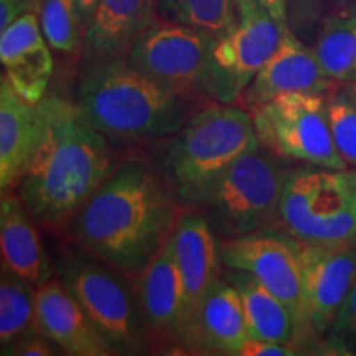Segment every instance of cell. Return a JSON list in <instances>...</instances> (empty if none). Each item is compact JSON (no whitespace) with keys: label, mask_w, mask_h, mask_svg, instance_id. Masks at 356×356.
<instances>
[{"label":"cell","mask_w":356,"mask_h":356,"mask_svg":"<svg viewBox=\"0 0 356 356\" xmlns=\"http://www.w3.org/2000/svg\"><path fill=\"white\" fill-rule=\"evenodd\" d=\"M37 114L38 140L15 191L35 222L60 228L78 215L122 160L76 101L47 95L37 104Z\"/></svg>","instance_id":"cell-1"},{"label":"cell","mask_w":356,"mask_h":356,"mask_svg":"<svg viewBox=\"0 0 356 356\" xmlns=\"http://www.w3.org/2000/svg\"><path fill=\"white\" fill-rule=\"evenodd\" d=\"M184 208L152 160L126 159L74 216L89 256L136 279L165 246Z\"/></svg>","instance_id":"cell-2"},{"label":"cell","mask_w":356,"mask_h":356,"mask_svg":"<svg viewBox=\"0 0 356 356\" xmlns=\"http://www.w3.org/2000/svg\"><path fill=\"white\" fill-rule=\"evenodd\" d=\"M190 97L160 86L126 60H114L84 63L74 101L114 145H131L175 134L195 114Z\"/></svg>","instance_id":"cell-3"},{"label":"cell","mask_w":356,"mask_h":356,"mask_svg":"<svg viewBox=\"0 0 356 356\" xmlns=\"http://www.w3.org/2000/svg\"><path fill=\"white\" fill-rule=\"evenodd\" d=\"M259 144L248 109L216 102L159 140L152 162L181 208H195L236 160Z\"/></svg>","instance_id":"cell-4"},{"label":"cell","mask_w":356,"mask_h":356,"mask_svg":"<svg viewBox=\"0 0 356 356\" xmlns=\"http://www.w3.org/2000/svg\"><path fill=\"white\" fill-rule=\"evenodd\" d=\"M289 170L282 157L259 144L236 160L191 210L202 213L218 239L275 229Z\"/></svg>","instance_id":"cell-5"},{"label":"cell","mask_w":356,"mask_h":356,"mask_svg":"<svg viewBox=\"0 0 356 356\" xmlns=\"http://www.w3.org/2000/svg\"><path fill=\"white\" fill-rule=\"evenodd\" d=\"M296 241L338 244L356 239V168H291L277 228Z\"/></svg>","instance_id":"cell-6"},{"label":"cell","mask_w":356,"mask_h":356,"mask_svg":"<svg viewBox=\"0 0 356 356\" xmlns=\"http://www.w3.org/2000/svg\"><path fill=\"white\" fill-rule=\"evenodd\" d=\"M58 279L76 299L115 355H139L149 346L134 287L126 274L96 257L68 254L58 262Z\"/></svg>","instance_id":"cell-7"},{"label":"cell","mask_w":356,"mask_h":356,"mask_svg":"<svg viewBox=\"0 0 356 356\" xmlns=\"http://www.w3.org/2000/svg\"><path fill=\"white\" fill-rule=\"evenodd\" d=\"M257 139L279 157L343 170L328 122L327 95L287 92L251 109Z\"/></svg>","instance_id":"cell-8"},{"label":"cell","mask_w":356,"mask_h":356,"mask_svg":"<svg viewBox=\"0 0 356 356\" xmlns=\"http://www.w3.org/2000/svg\"><path fill=\"white\" fill-rule=\"evenodd\" d=\"M215 37L157 17L132 43L127 65L160 86L202 95Z\"/></svg>","instance_id":"cell-9"},{"label":"cell","mask_w":356,"mask_h":356,"mask_svg":"<svg viewBox=\"0 0 356 356\" xmlns=\"http://www.w3.org/2000/svg\"><path fill=\"white\" fill-rule=\"evenodd\" d=\"M289 25L264 8L243 15L233 29L215 40L202 95L234 104L282 42Z\"/></svg>","instance_id":"cell-10"},{"label":"cell","mask_w":356,"mask_h":356,"mask_svg":"<svg viewBox=\"0 0 356 356\" xmlns=\"http://www.w3.org/2000/svg\"><path fill=\"white\" fill-rule=\"evenodd\" d=\"M220 241V261L228 269L251 274L292 312L297 330L304 318L302 270L296 239L279 229L257 231Z\"/></svg>","instance_id":"cell-11"},{"label":"cell","mask_w":356,"mask_h":356,"mask_svg":"<svg viewBox=\"0 0 356 356\" xmlns=\"http://www.w3.org/2000/svg\"><path fill=\"white\" fill-rule=\"evenodd\" d=\"M296 244L307 328L315 335L325 337L356 282V241Z\"/></svg>","instance_id":"cell-12"},{"label":"cell","mask_w":356,"mask_h":356,"mask_svg":"<svg viewBox=\"0 0 356 356\" xmlns=\"http://www.w3.org/2000/svg\"><path fill=\"white\" fill-rule=\"evenodd\" d=\"M132 280L149 341L154 338L163 346H181L186 315L185 284L170 239Z\"/></svg>","instance_id":"cell-13"},{"label":"cell","mask_w":356,"mask_h":356,"mask_svg":"<svg viewBox=\"0 0 356 356\" xmlns=\"http://www.w3.org/2000/svg\"><path fill=\"white\" fill-rule=\"evenodd\" d=\"M338 83L327 76L317 55L287 29L282 42L239 97L241 108L251 111L287 92H330Z\"/></svg>","instance_id":"cell-14"},{"label":"cell","mask_w":356,"mask_h":356,"mask_svg":"<svg viewBox=\"0 0 356 356\" xmlns=\"http://www.w3.org/2000/svg\"><path fill=\"white\" fill-rule=\"evenodd\" d=\"M38 332L73 356H111L115 351L60 279L35 289Z\"/></svg>","instance_id":"cell-15"},{"label":"cell","mask_w":356,"mask_h":356,"mask_svg":"<svg viewBox=\"0 0 356 356\" xmlns=\"http://www.w3.org/2000/svg\"><path fill=\"white\" fill-rule=\"evenodd\" d=\"M0 61L3 74L22 99L35 106L47 96L53 58L37 12L24 13L0 32Z\"/></svg>","instance_id":"cell-16"},{"label":"cell","mask_w":356,"mask_h":356,"mask_svg":"<svg viewBox=\"0 0 356 356\" xmlns=\"http://www.w3.org/2000/svg\"><path fill=\"white\" fill-rule=\"evenodd\" d=\"M173 254L185 284V330L181 348L195 310L215 280L220 277V241L211 226L197 210L184 208L170 236Z\"/></svg>","instance_id":"cell-17"},{"label":"cell","mask_w":356,"mask_h":356,"mask_svg":"<svg viewBox=\"0 0 356 356\" xmlns=\"http://www.w3.org/2000/svg\"><path fill=\"white\" fill-rule=\"evenodd\" d=\"M248 337L241 297L229 280L218 277L204 292L191 317L185 350L238 356Z\"/></svg>","instance_id":"cell-18"},{"label":"cell","mask_w":356,"mask_h":356,"mask_svg":"<svg viewBox=\"0 0 356 356\" xmlns=\"http://www.w3.org/2000/svg\"><path fill=\"white\" fill-rule=\"evenodd\" d=\"M157 17V0H97L84 33V63L126 60L136 38Z\"/></svg>","instance_id":"cell-19"},{"label":"cell","mask_w":356,"mask_h":356,"mask_svg":"<svg viewBox=\"0 0 356 356\" xmlns=\"http://www.w3.org/2000/svg\"><path fill=\"white\" fill-rule=\"evenodd\" d=\"M33 222L19 195L3 191L0 200L2 264L37 289L53 279L55 269Z\"/></svg>","instance_id":"cell-20"},{"label":"cell","mask_w":356,"mask_h":356,"mask_svg":"<svg viewBox=\"0 0 356 356\" xmlns=\"http://www.w3.org/2000/svg\"><path fill=\"white\" fill-rule=\"evenodd\" d=\"M38 140L37 104L17 95L6 74L0 79V186L15 188Z\"/></svg>","instance_id":"cell-21"},{"label":"cell","mask_w":356,"mask_h":356,"mask_svg":"<svg viewBox=\"0 0 356 356\" xmlns=\"http://www.w3.org/2000/svg\"><path fill=\"white\" fill-rule=\"evenodd\" d=\"M222 277L233 284L241 297L249 337L291 346L297 325L289 307L244 270L225 267Z\"/></svg>","instance_id":"cell-22"},{"label":"cell","mask_w":356,"mask_h":356,"mask_svg":"<svg viewBox=\"0 0 356 356\" xmlns=\"http://www.w3.org/2000/svg\"><path fill=\"white\" fill-rule=\"evenodd\" d=\"M35 333H40L35 287L2 264L0 267V348L2 351L0 353L6 355L13 345Z\"/></svg>","instance_id":"cell-23"},{"label":"cell","mask_w":356,"mask_h":356,"mask_svg":"<svg viewBox=\"0 0 356 356\" xmlns=\"http://www.w3.org/2000/svg\"><path fill=\"white\" fill-rule=\"evenodd\" d=\"M327 76L348 81L356 71V7L327 17L314 47Z\"/></svg>","instance_id":"cell-24"},{"label":"cell","mask_w":356,"mask_h":356,"mask_svg":"<svg viewBox=\"0 0 356 356\" xmlns=\"http://www.w3.org/2000/svg\"><path fill=\"white\" fill-rule=\"evenodd\" d=\"M162 19L220 38L238 24L234 0H157Z\"/></svg>","instance_id":"cell-25"},{"label":"cell","mask_w":356,"mask_h":356,"mask_svg":"<svg viewBox=\"0 0 356 356\" xmlns=\"http://www.w3.org/2000/svg\"><path fill=\"white\" fill-rule=\"evenodd\" d=\"M40 25L50 48L76 53L84 43V25L74 0H42Z\"/></svg>","instance_id":"cell-26"},{"label":"cell","mask_w":356,"mask_h":356,"mask_svg":"<svg viewBox=\"0 0 356 356\" xmlns=\"http://www.w3.org/2000/svg\"><path fill=\"white\" fill-rule=\"evenodd\" d=\"M328 122L333 142L348 168H356V95L353 89L327 92Z\"/></svg>","instance_id":"cell-27"},{"label":"cell","mask_w":356,"mask_h":356,"mask_svg":"<svg viewBox=\"0 0 356 356\" xmlns=\"http://www.w3.org/2000/svg\"><path fill=\"white\" fill-rule=\"evenodd\" d=\"M356 346V282L340 310H338L332 327L325 333L323 350L330 355H351Z\"/></svg>","instance_id":"cell-28"},{"label":"cell","mask_w":356,"mask_h":356,"mask_svg":"<svg viewBox=\"0 0 356 356\" xmlns=\"http://www.w3.org/2000/svg\"><path fill=\"white\" fill-rule=\"evenodd\" d=\"M63 353L58 345L53 343L51 340H48L47 337H43L42 333H35L24 338L17 345H13L6 355L8 356H53Z\"/></svg>","instance_id":"cell-29"},{"label":"cell","mask_w":356,"mask_h":356,"mask_svg":"<svg viewBox=\"0 0 356 356\" xmlns=\"http://www.w3.org/2000/svg\"><path fill=\"white\" fill-rule=\"evenodd\" d=\"M293 351L289 345L274 343V341L262 340V338L248 337L238 351V356H292Z\"/></svg>","instance_id":"cell-30"},{"label":"cell","mask_w":356,"mask_h":356,"mask_svg":"<svg viewBox=\"0 0 356 356\" xmlns=\"http://www.w3.org/2000/svg\"><path fill=\"white\" fill-rule=\"evenodd\" d=\"M234 3L236 10H238V19L257 10V8H264L275 20L287 25V0H234Z\"/></svg>","instance_id":"cell-31"},{"label":"cell","mask_w":356,"mask_h":356,"mask_svg":"<svg viewBox=\"0 0 356 356\" xmlns=\"http://www.w3.org/2000/svg\"><path fill=\"white\" fill-rule=\"evenodd\" d=\"M74 2H76L79 17H81V22L84 25V33H86L89 22L92 19V13L96 10L97 0H74Z\"/></svg>","instance_id":"cell-32"},{"label":"cell","mask_w":356,"mask_h":356,"mask_svg":"<svg viewBox=\"0 0 356 356\" xmlns=\"http://www.w3.org/2000/svg\"><path fill=\"white\" fill-rule=\"evenodd\" d=\"M335 6L340 8V10H346V8L356 7V0H332Z\"/></svg>","instance_id":"cell-33"},{"label":"cell","mask_w":356,"mask_h":356,"mask_svg":"<svg viewBox=\"0 0 356 356\" xmlns=\"http://www.w3.org/2000/svg\"><path fill=\"white\" fill-rule=\"evenodd\" d=\"M299 3L305 6L307 10H314L315 6H317V0H299Z\"/></svg>","instance_id":"cell-34"},{"label":"cell","mask_w":356,"mask_h":356,"mask_svg":"<svg viewBox=\"0 0 356 356\" xmlns=\"http://www.w3.org/2000/svg\"><path fill=\"white\" fill-rule=\"evenodd\" d=\"M348 83H350V88L353 89V92L356 95V71H355V74L353 76H351L350 79H348Z\"/></svg>","instance_id":"cell-35"},{"label":"cell","mask_w":356,"mask_h":356,"mask_svg":"<svg viewBox=\"0 0 356 356\" xmlns=\"http://www.w3.org/2000/svg\"><path fill=\"white\" fill-rule=\"evenodd\" d=\"M351 355H356V346H355V350H353V353H351Z\"/></svg>","instance_id":"cell-36"},{"label":"cell","mask_w":356,"mask_h":356,"mask_svg":"<svg viewBox=\"0 0 356 356\" xmlns=\"http://www.w3.org/2000/svg\"><path fill=\"white\" fill-rule=\"evenodd\" d=\"M355 241H356V239H355Z\"/></svg>","instance_id":"cell-37"}]
</instances>
